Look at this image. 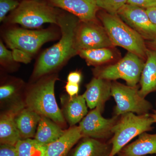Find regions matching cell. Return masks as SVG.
<instances>
[{
	"label": "cell",
	"instance_id": "83f0119b",
	"mask_svg": "<svg viewBox=\"0 0 156 156\" xmlns=\"http://www.w3.org/2000/svg\"><path fill=\"white\" fill-rule=\"evenodd\" d=\"M127 4L147 9L156 7V0H128Z\"/></svg>",
	"mask_w": 156,
	"mask_h": 156
},
{
	"label": "cell",
	"instance_id": "ba28073f",
	"mask_svg": "<svg viewBox=\"0 0 156 156\" xmlns=\"http://www.w3.org/2000/svg\"><path fill=\"white\" fill-rule=\"evenodd\" d=\"M111 95L116 102L114 115L119 116L129 112L146 114L153 107L150 101L140 95L137 86L131 87L113 81L112 82Z\"/></svg>",
	"mask_w": 156,
	"mask_h": 156
},
{
	"label": "cell",
	"instance_id": "277c9868",
	"mask_svg": "<svg viewBox=\"0 0 156 156\" xmlns=\"http://www.w3.org/2000/svg\"><path fill=\"white\" fill-rule=\"evenodd\" d=\"M61 11L46 2L23 0L7 18L10 23L28 28H40L46 23L57 24Z\"/></svg>",
	"mask_w": 156,
	"mask_h": 156
},
{
	"label": "cell",
	"instance_id": "603a6c76",
	"mask_svg": "<svg viewBox=\"0 0 156 156\" xmlns=\"http://www.w3.org/2000/svg\"><path fill=\"white\" fill-rule=\"evenodd\" d=\"M15 147L19 156H45L47 148L34 138L20 139Z\"/></svg>",
	"mask_w": 156,
	"mask_h": 156
},
{
	"label": "cell",
	"instance_id": "e575fe53",
	"mask_svg": "<svg viewBox=\"0 0 156 156\" xmlns=\"http://www.w3.org/2000/svg\"><path fill=\"white\" fill-rule=\"evenodd\" d=\"M150 115L153 119L154 122L156 123V110H153L152 113L150 114Z\"/></svg>",
	"mask_w": 156,
	"mask_h": 156
},
{
	"label": "cell",
	"instance_id": "8d00e7d4",
	"mask_svg": "<svg viewBox=\"0 0 156 156\" xmlns=\"http://www.w3.org/2000/svg\"></svg>",
	"mask_w": 156,
	"mask_h": 156
},
{
	"label": "cell",
	"instance_id": "d4e9b609",
	"mask_svg": "<svg viewBox=\"0 0 156 156\" xmlns=\"http://www.w3.org/2000/svg\"><path fill=\"white\" fill-rule=\"evenodd\" d=\"M20 3L17 0H0V21H4L7 14L15 10Z\"/></svg>",
	"mask_w": 156,
	"mask_h": 156
},
{
	"label": "cell",
	"instance_id": "f1b7e54d",
	"mask_svg": "<svg viewBox=\"0 0 156 156\" xmlns=\"http://www.w3.org/2000/svg\"><path fill=\"white\" fill-rule=\"evenodd\" d=\"M12 52L14 60L17 62L27 63L31 60V57L20 50L15 49L12 50Z\"/></svg>",
	"mask_w": 156,
	"mask_h": 156
},
{
	"label": "cell",
	"instance_id": "2e32d148",
	"mask_svg": "<svg viewBox=\"0 0 156 156\" xmlns=\"http://www.w3.org/2000/svg\"><path fill=\"white\" fill-rule=\"evenodd\" d=\"M156 154V134L144 132L131 143L127 144L117 154L118 156H145Z\"/></svg>",
	"mask_w": 156,
	"mask_h": 156
},
{
	"label": "cell",
	"instance_id": "7c38bea8",
	"mask_svg": "<svg viewBox=\"0 0 156 156\" xmlns=\"http://www.w3.org/2000/svg\"><path fill=\"white\" fill-rule=\"evenodd\" d=\"M55 8L64 10L83 22L97 21L99 8L96 0H46Z\"/></svg>",
	"mask_w": 156,
	"mask_h": 156
},
{
	"label": "cell",
	"instance_id": "9c48e42d",
	"mask_svg": "<svg viewBox=\"0 0 156 156\" xmlns=\"http://www.w3.org/2000/svg\"><path fill=\"white\" fill-rule=\"evenodd\" d=\"M75 45L77 53L82 50L114 46L105 28L98 24L97 21H80L76 30Z\"/></svg>",
	"mask_w": 156,
	"mask_h": 156
},
{
	"label": "cell",
	"instance_id": "44dd1931",
	"mask_svg": "<svg viewBox=\"0 0 156 156\" xmlns=\"http://www.w3.org/2000/svg\"><path fill=\"white\" fill-rule=\"evenodd\" d=\"M87 102L83 95L69 97L64 108V117L71 126H75L88 114Z\"/></svg>",
	"mask_w": 156,
	"mask_h": 156
},
{
	"label": "cell",
	"instance_id": "e0dca14e",
	"mask_svg": "<svg viewBox=\"0 0 156 156\" xmlns=\"http://www.w3.org/2000/svg\"><path fill=\"white\" fill-rule=\"evenodd\" d=\"M139 93L145 97L156 91V51L148 49L147 58L139 81Z\"/></svg>",
	"mask_w": 156,
	"mask_h": 156
},
{
	"label": "cell",
	"instance_id": "836d02e7",
	"mask_svg": "<svg viewBox=\"0 0 156 156\" xmlns=\"http://www.w3.org/2000/svg\"><path fill=\"white\" fill-rule=\"evenodd\" d=\"M147 45L150 49L156 51V40L149 41L147 43Z\"/></svg>",
	"mask_w": 156,
	"mask_h": 156
},
{
	"label": "cell",
	"instance_id": "7a4b0ae2",
	"mask_svg": "<svg viewBox=\"0 0 156 156\" xmlns=\"http://www.w3.org/2000/svg\"><path fill=\"white\" fill-rule=\"evenodd\" d=\"M98 15L114 46L122 47L146 60L148 49L144 39L139 34L124 22L118 14L103 11Z\"/></svg>",
	"mask_w": 156,
	"mask_h": 156
},
{
	"label": "cell",
	"instance_id": "484cf974",
	"mask_svg": "<svg viewBox=\"0 0 156 156\" xmlns=\"http://www.w3.org/2000/svg\"><path fill=\"white\" fill-rule=\"evenodd\" d=\"M17 91V86L14 83H7L0 87L1 100L10 99L16 95Z\"/></svg>",
	"mask_w": 156,
	"mask_h": 156
},
{
	"label": "cell",
	"instance_id": "4dcf8cb0",
	"mask_svg": "<svg viewBox=\"0 0 156 156\" xmlns=\"http://www.w3.org/2000/svg\"><path fill=\"white\" fill-rule=\"evenodd\" d=\"M65 89L69 97H73L78 95L80 90V86L79 84L67 82L65 86Z\"/></svg>",
	"mask_w": 156,
	"mask_h": 156
},
{
	"label": "cell",
	"instance_id": "8fae6325",
	"mask_svg": "<svg viewBox=\"0 0 156 156\" xmlns=\"http://www.w3.org/2000/svg\"><path fill=\"white\" fill-rule=\"evenodd\" d=\"M117 14L144 40H156V25L151 20L146 9L126 4Z\"/></svg>",
	"mask_w": 156,
	"mask_h": 156
},
{
	"label": "cell",
	"instance_id": "5bb4252c",
	"mask_svg": "<svg viewBox=\"0 0 156 156\" xmlns=\"http://www.w3.org/2000/svg\"><path fill=\"white\" fill-rule=\"evenodd\" d=\"M112 82L95 77L86 85V91L83 95L88 107L91 109L105 105L111 97Z\"/></svg>",
	"mask_w": 156,
	"mask_h": 156
},
{
	"label": "cell",
	"instance_id": "1f68e13d",
	"mask_svg": "<svg viewBox=\"0 0 156 156\" xmlns=\"http://www.w3.org/2000/svg\"><path fill=\"white\" fill-rule=\"evenodd\" d=\"M82 75L79 71L72 72L69 74L67 77V82L74 83L80 84L82 80Z\"/></svg>",
	"mask_w": 156,
	"mask_h": 156
},
{
	"label": "cell",
	"instance_id": "ac0fdd59",
	"mask_svg": "<svg viewBox=\"0 0 156 156\" xmlns=\"http://www.w3.org/2000/svg\"><path fill=\"white\" fill-rule=\"evenodd\" d=\"M112 149L108 140L83 137L71 156H109Z\"/></svg>",
	"mask_w": 156,
	"mask_h": 156
},
{
	"label": "cell",
	"instance_id": "52a82bcc",
	"mask_svg": "<svg viewBox=\"0 0 156 156\" xmlns=\"http://www.w3.org/2000/svg\"><path fill=\"white\" fill-rule=\"evenodd\" d=\"M57 35L50 29L28 30L14 28L6 31L4 39L11 50H18L32 57L45 43L56 38Z\"/></svg>",
	"mask_w": 156,
	"mask_h": 156
},
{
	"label": "cell",
	"instance_id": "4316f807",
	"mask_svg": "<svg viewBox=\"0 0 156 156\" xmlns=\"http://www.w3.org/2000/svg\"><path fill=\"white\" fill-rule=\"evenodd\" d=\"M14 61L12 51L6 48L2 41L0 42V62L2 65L13 63Z\"/></svg>",
	"mask_w": 156,
	"mask_h": 156
},
{
	"label": "cell",
	"instance_id": "9a60e30c",
	"mask_svg": "<svg viewBox=\"0 0 156 156\" xmlns=\"http://www.w3.org/2000/svg\"><path fill=\"white\" fill-rule=\"evenodd\" d=\"M82 138L79 126H71L57 140L47 145L45 156H67L73 146Z\"/></svg>",
	"mask_w": 156,
	"mask_h": 156
},
{
	"label": "cell",
	"instance_id": "6da1fadb",
	"mask_svg": "<svg viewBox=\"0 0 156 156\" xmlns=\"http://www.w3.org/2000/svg\"><path fill=\"white\" fill-rule=\"evenodd\" d=\"M80 21L70 13L60 12L57 25L61 31V38L39 56L34 69V78L39 79L58 69L78 54L75 45V35Z\"/></svg>",
	"mask_w": 156,
	"mask_h": 156
},
{
	"label": "cell",
	"instance_id": "ffe728a7",
	"mask_svg": "<svg viewBox=\"0 0 156 156\" xmlns=\"http://www.w3.org/2000/svg\"><path fill=\"white\" fill-rule=\"evenodd\" d=\"M64 132L58 124L49 118L41 116L34 139L42 144L48 145L57 140Z\"/></svg>",
	"mask_w": 156,
	"mask_h": 156
},
{
	"label": "cell",
	"instance_id": "d590c367",
	"mask_svg": "<svg viewBox=\"0 0 156 156\" xmlns=\"http://www.w3.org/2000/svg\"><path fill=\"white\" fill-rule=\"evenodd\" d=\"M21 1H23V0H21Z\"/></svg>",
	"mask_w": 156,
	"mask_h": 156
},
{
	"label": "cell",
	"instance_id": "cb8c5ba5",
	"mask_svg": "<svg viewBox=\"0 0 156 156\" xmlns=\"http://www.w3.org/2000/svg\"><path fill=\"white\" fill-rule=\"evenodd\" d=\"M128 0H96L98 7L109 14H117L118 11L127 4Z\"/></svg>",
	"mask_w": 156,
	"mask_h": 156
},
{
	"label": "cell",
	"instance_id": "7402d4cb",
	"mask_svg": "<svg viewBox=\"0 0 156 156\" xmlns=\"http://www.w3.org/2000/svg\"><path fill=\"white\" fill-rule=\"evenodd\" d=\"M110 48L82 50L78 54L84 58L89 66H98L111 61L114 57L113 52Z\"/></svg>",
	"mask_w": 156,
	"mask_h": 156
},
{
	"label": "cell",
	"instance_id": "5b68a950",
	"mask_svg": "<svg viewBox=\"0 0 156 156\" xmlns=\"http://www.w3.org/2000/svg\"><path fill=\"white\" fill-rule=\"evenodd\" d=\"M154 121L150 114L138 115L129 112L121 115L112 130L108 140L112 145L109 156H115L130 141L144 132L153 129Z\"/></svg>",
	"mask_w": 156,
	"mask_h": 156
},
{
	"label": "cell",
	"instance_id": "d6986e66",
	"mask_svg": "<svg viewBox=\"0 0 156 156\" xmlns=\"http://www.w3.org/2000/svg\"><path fill=\"white\" fill-rule=\"evenodd\" d=\"M41 116L25 107L15 118L16 126L21 139L34 137Z\"/></svg>",
	"mask_w": 156,
	"mask_h": 156
},
{
	"label": "cell",
	"instance_id": "f546056e",
	"mask_svg": "<svg viewBox=\"0 0 156 156\" xmlns=\"http://www.w3.org/2000/svg\"><path fill=\"white\" fill-rule=\"evenodd\" d=\"M0 156H19L15 146L1 144Z\"/></svg>",
	"mask_w": 156,
	"mask_h": 156
},
{
	"label": "cell",
	"instance_id": "8992f818",
	"mask_svg": "<svg viewBox=\"0 0 156 156\" xmlns=\"http://www.w3.org/2000/svg\"><path fill=\"white\" fill-rule=\"evenodd\" d=\"M145 62L134 53L128 52L124 58L116 63L103 67L96 68L93 71L95 77L116 81L122 79L128 86H137Z\"/></svg>",
	"mask_w": 156,
	"mask_h": 156
},
{
	"label": "cell",
	"instance_id": "30bf717a",
	"mask_svg": "<svg viewBox=\"0 0 156 156\" xmlns=\"http://www.w3.org/2000/svg\"><path fill=\"white\" fill-rule=\"evenodd\" d=\"M104 110L97 107L88 113L80 122L83 137L108 141L113 136L112 130L119 116L114 115L110 119H105L101 115Z\"/></svg>",
	"mask_w": 156,
	"mask_h": 156
},
{
	"label": "cell",
	"instance_id": "4fadbf2b",
	"mask_svg": "<svg viewBox=\"0 0 156 156\" xmlns=\"http://www.w3.org/2000/svg\"><path fill=\"white\" fill-rule=\"evenodd\" d=\"M25 107L23 102H17L0 117V142L1 144L15 146L21 139L16 126L15 118L17 114Z\"/></svg>",
	"mask_w": 156,
	"mask_h": 156
},
{
	"label": "cell",
	"instance_id": "d6a6232c",
	"mask_svg": "<svg viewBox=\"0 0 156 156\" xmlns=\"http://www.w3.org/2000/svg\"><path fill=\"white\" fill-rule=\"evenodd\" d=\"M146 10L152 22L156 25V7L150 8Z\"/></svg>",
	"mask_w": 156,
	"mask_h": 156
},
{
	"label": "cell",
	"instance_id": "3957f363",
	"mask_svg": "<svg viewBox=\"0 0 156 156\" xmlns=\"http://www.w3.org/2000/svg\"><path fill=\"white\" fill-rule=\"evenodd\" d=\"M56 76L43 78L33 85L26 94V107L40 115L49 118L58 125L64 124L65 118L56 102L54 93Z\"/></svg>",
	"mask_w": 156,
	"mask_h": 156
}]
</instances>
